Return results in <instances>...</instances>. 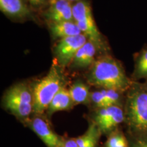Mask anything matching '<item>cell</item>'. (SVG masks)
I'll return each mask as SVG.
<instances>
[{
    "instance_id": "obj_1",
    "label": "cell",
    "mask_w": 147,
    "mask_h": 147,
    "mask_svg": "<svg viewBox=\"0 0 147 147\" xmlns=\"http://www.w3.org/2000/svg\"><path fill=\"white\" fill-rule=\"evenodd\" d=\"M87 80L95 87L116 90L123 93L128 91L134 81L127 76L118 61L109 56L95 61L88 74Z\"/></svg>"
},
{
    "instance_id": "obj_9",
    "label": "cell",
    "mask_w": 147,
    "mask_h": 147,
    "mask_svg": "<svg viewBox=\"0 0 147 147\" xmlns=\"http://www.w3.org/2000/svg\"><path fill=\"white\" fill-rule=\"evenodd\" d=\"M72 3L67 0H49L45 15L50 23L73 21Z\"/></svg>"
},
{
    "instance_id": "obj_18",
    "label": "cell",
    "mask_w": 147,
    "mask_h": 147,
    "mask_svg": "<svg viewBox=\"0 0 147 147\" xmlns=\"http://www.w3.org/2000/svg\"><path fill=\"white\" fill-rule=\"evenodd\" d=\"M91 103L93 104L97 109L111 106L109 105L108 102L106 100V97L101 90L95 91L91 93Z\"/></svg>"
},
{
    "instance_id": "obj_4",
    "label": "cell",
    "mask_w": 147,
    "mask_h": 147,
    "mask_svg": "<svg viewBox=\"0 0 147 147\" xmlns=\"http://www.w3.org/2000/svg\"><path fill=\"white\" fill-rule=\"evenodd\" d=\"M33 104L32 89L25 83L14 84L3 97V107L23 123L29 119L33 113Z\"/></svg>"
},
{
    "instance_id": "obj_2",
    "label": "cell",
    "mask_w": 147,
    "mask_h": 147,
    "mask_svg": "<svg viewBox=\"0 0 147 147\" xmlns=\"http://www.w3.org/2000/svg\"><path fill=\"white\" fill-rule=\"evenodd\" d=\"M125 124L127 135H147V89L144 83L134 80L125 93Z\"/></svg>"
},
{
    "instance_id": "obj_17",
    "label": "cell",
    "mask_w": 147,
    "mask_h": 147,
    "mask_svg": "<svg viewBox=\"0 0 147 147\" xmlns=\"http://www.w3.org/2000/svg\"><path fill=\"white\" fill-rule=\"evenodd\" d=\"M86 133L87 134V147H97L102 133L93 121H91Z\"/></svg>"
},
{
    "instance_id": "obj_23",
    "label": "cell",
    "mask_w": 147,
    "mask_h": 147,
    "mask_svg": "<svg viewBox=\"0 0 147 147\" xmlns=\"http://www.w3.org/2000/svg\"><path fill=\"white\" fill-rule=\"evenodd\" d=\"M144 85H145V87H146V89H147V80H146V82L144 83Z\"/></svg>"
},
{
    "instance_id": "obj_11",
    "label": "cell",
    "mask_w": 147,
    "mask_h": 147,
    "mask_svg": "<svg viewBox=\"0 0 147 147\" xmlns=\"http://www.w3.org/2000/svg\"><path fill=\"white\" fill-rule=\"evenodd\" d=\"M97 47L93 42L88 40L82 47L79 49L74 58L71 65L73 68H86L93 65L95 62Z\"/></svg>"
},
{
    "instance_id": "obj_21",
    "label": "cell",
    "mask_w": 147,
    "mask_h": 147,
    "mask_svg": "<svg viewBox=\"0 0 147 147\" xmlns=\"http://www.w3.org/2000/svg\"><path fill=\"white\" fill-rule=\"evenodd\" d=\"M33 8H40L48 5L49 0H26Z\"/></svg>"
},
{
    "instance_id": "obj_22",
    "label": "cell",
    "mask_w": 147,
    "mask_h": 147,
    "mask_svg": "<svg viewBox=\"0 0 147 147\" xmlns=\"http://www.w3.org/2000/svg\"><path fill=\"white\" fill-rule=\"evenodd\" d=\"M67 1H70V2H71V3H74V2H76V1H78V0H67Z\"/></svg>"
},
{
    "instance_id": "obj_8",
    "label": "cell",
    "mask_w": 147,
    "mask_h": 147,
    "mask_svg": "<svg viewBox=\"0 0 147 147\" xmlns=\"http://www.w3.org/2000/svg\"><path fill=\"white\" fill-rule=\"evenodd\" d=\"M23 123L38 136L47 147H58L63 140L41 115H36L32 119H28Z\"/></svg>"
},
{
    "instance_id": "obj_3",
    "label": "cell",
    "mask_w": 147,
    "mask_h": 147,
    "mask_svg": "<svg viewBox=\"0 0 147 147\" xmlns=\"http://www.w3.org/2000/svg\"><path fill=\"white\" fill-rule=\"evenodd\" d=\"M60 67L58 63L53 64L47 74L34 84L33 113L36 115H43L55 95L65 87L66 80Z\"/></svg>"
},
{
    "instance_id": "obj_13",
    "label": "cell",
    "mask_w": 147,
    "mask_h": 147,
    "mask_svg": "<svg viewBox=\"0 0 147 147\" xmlns=\"http://www.w3.org/2000/svg\"><path fill=\"white\" fill-rule=\"evenodd\" d=\"M49 27L53 38H59L60 40L82 34L81 31L74 21L50 23Z\"/></svg>"
},
{
    "instance_id": "obj_16",
    "label": "cell",
    "mask_w": 147,
    "mask_h": 147,
    "mask_svg": "<svg viewBox=\"0 0 147 147\" xmlns=\"http://www.w3.org/2000/svg\"><path fill=\"white\" fill-rule=\"evenodd\" d=\"M129 142L127 135L118 128L108 135L104 147H128Z\"/></svg>"
},
{
    "instance_id": "obj_12",
    "label": "cell",
    "mask_w": 147,
    "mask_h": 147,
    "mask_svg": "<svg viewBox=\"0 0 147 147\" xmlns=\"http://www.w3.org/2000/svg\"><path fill=\"white\" fill-rule=\"evenodd\" d=\"M75 104H74L69 95L68 89L64 87L55 95L47 111V115L51 117L53 114L59 111H67L71 110Z\"/></svg>"
},
{
    "instance_id": "obj_5",
    "label": "cell",
    "mask_w": 147,
    "mask_h": 147,
    "mask_svg": "<svg viewBox=\"0 0 147 147\" xmlns=\"http://www.w3.org/2000/svg\"><path fill=\"white\" fill-rule=\"evenodd\" d=\"M74 21L82 34L95 44L97 49L102 48L103 42L101 34L96 26L90 3L87 0H78L72 3Z\"/></svg>"
},
{
    "instance_id": "obj_20",
    "label": "cell",
    "mask_w": 147,
    "mask_h": 147,
    "mask_svg": "<svg viewBox=\"0 0 147 147\" xmlns=\"http://www.w3.org/2000/svg\"><path fill=\"white\" fill-rule=\"evenodd\" d=\"M58 147H78L76 138H67L62 140Z\"/></svg>"
},
{
    "instance_id": "obj_19",
    "label": "cell",
    "mask_w": 147,
    "mask_h": 147,
    "mask_svg": "<svg viewBox=\"0 0 147 147\" xmlns=\"http://www.w3.org/2000/svg\"><path fill=\"white\" fill-rule=\"evenodd\" d=\"M128 147H147V135L131 136L127 135Z\"/></svg>"
},
{
    "instance_id": "obj_7",
    "label": "cell",
    "mask_w": 147,
    "mask_h": 147,
    "mask_svg": "<svg viewBox=\"0 0 147 147\" xmlns=\"http://www.w3.org/2000/svg\"><path fill=\"white\" fill-rule=\"evenodd\" d=\"M87 41V38L82 34L59 40L55 48L57 63L61 67L70 65L79 49Z\"/></svg>"
},
{
    "instance_id": "obj_14",
    "label": "cell",
    "mask_w": 147,
    "mask_h": 147,
    "mask_svg": "<svg viewBox=\"0 0 147 147\" xmlns=\"http://www.w3.org/2000/svg\"><path fill=\"white\" fill-rule=\"evenodd\" d=\"M74 104H87L91 103V92L87 84L82 80H77L68 89Z\"/></svg>"
},
{
    "instance_id": "obj_15",
    "label": "cell",
    "mask_w": 147,
    "mask_h": 147,
    "mask_svg": "<svg viewBox=\"0 0 147 147\" xmlns=\"http://www.w3.org/2000/svg\"><path fill=\"white\" fill-rule=\"evenodd\" d=\"M134 77L136 79L135 81L142 78L147 80V49L142 50L137 57Z\"/></svg>"
},
{
    "instance_id": "obj_10",
    "label": "cell",
    "mask_w": 147,
    "mask_h": 147,
    "mask_svg": "<svg viewBox=\"0 0 147 147\" xmlns=\"http://www.w3.org/2000/svg\"><path fill=\"white\" fill-rule=\"evenodd\" d=\"M0 10L11 18L23 19L32 16L25 0H0Z\"/></svg>"
},
{
    "instance_id": "obj_6",
    "label": "cell",
    "mask_w": 147,
    "mask_h": 147,
    "mask_svg": "<svg viewBox=\"0 0 147 147\" xmlns=\"http://www.w3.org/2000/svg\"><path fill=\"white\" fill-rule=\"evenodd\" d=\"M125 112L123 108L119 106L98 108L93 116V122L101 133L109 134L119 128L121 123H125Z\"/></svg>"
}]
</instances>
